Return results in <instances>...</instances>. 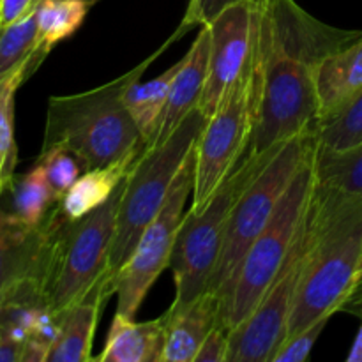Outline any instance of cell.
Wrapping results in <instances>:
<instances>
[{
	"label": "cell",
	"instance_id": "cell-33",
	"mask_svg": "<svg viewBox=\"0 0 362 362\" xmlns=\"http://www.w3.org/2000/svg\"><path fill=\"white\" fill-rule=\"evenodd\" d=\"M13 179H14V177H13ZM13 179H11V177L6 173V168H4L2 158H0V198L4 197V193H6V191H7V187H9L11 180H13Z\"/></svg>",
	"mask_w": 362,
	"mask_h": 362
},
{
	"label": "cell",
	"instance_id": "cell-8",
	"mask_svg": "<svg viewBox=\"0 0 362 362\" xmlns=\"http://www.w3.org/2000/svg\"><path fill=\"white\" fill-rule=\"evenodd\" d=\"M315 147L317 133L300 134L281 144L267 165L239 194L230 214L221 257L209 288L218 293L219 299L232 285L244 255L274 216L283 194Z\"/></svg>",
	"mask_w": 362,
	"mask_h": 362
},
{
	"label": "cell",
	"instance_id": "cell-5",
	"mask_svg": "<svg viewBox=\"0 0 362 362\" xmlns=\"http://www.w3.org/2000/svg\"><path fill=\"white\" fill-rule=\"evenodd\" d=\"M205 122L207 117L200 108L193 110L165 141L145 145L134 159L126 177L117 214L115 237L110 251L108 278L112 288L117 272L133 253L144 230L165 205L177 173L194 148Z\"/></svg>",
	"mask_w": 362,
	"mask_h": 362
},
{
	"label": "cell",
	"instance_id": "cell-6",
	"mask_svg": "<svg viewBox=\"0 0 362 362\" xmlns=\"http://www.w3.org/2000/svg\"><path fill=\"white\" fill-rule=\"evenodd\" d=\"M315 159L317 147L296 173L274 216L253 240L221 297V322L230 331L253 313L292 251L317 184Z\"/></svg>",
	"mask_w": 362,
	"mask_h": 362
},
{
	"label": "cell",
	"instance_id": "cell-13",
	"mask_svg": "<svg viewBox=\"0 0 362 362\" xmlns=\"http://www.w3.org/2000/svg\"><path fill=\"white\" fill-rule=\"evenodd\" d=\"M59 209L41 226H28L0 205V300L27 279L41 285Z\"/></svg>",
	"mask_w": 362,
	"mask_h": 362
},
{
	"label": "cell",
	"instance_id": "cell-18",
	"mask_svg": "<svg viewBox=\"0 0 362 362\" xmlns=\"http://www.w3.org/2000/svg\"><path fill=\"white\" fill-rule=\"evenodd\" d=\"M362 88V35L331 53L317 69L320 122Z\"/></svg>",
	"mask_w": 362,
	"mask_h": 362
},
{
	"label": "cell",
	"instance_id": "cell-15",
	"mask_svg": "<svg viewBox=\"0 0 362 362\" xmlns=\"http://www.w3.org/2000/svg\"><path fill=\"white\" fill-rule=\"evenodd\" d=\"M209 42H211L209 27L207 25H202L200 32H198L191 48L180 59L182 62H180V69L177 71V76L173 80L168 103H166L161 120H159L158 131H156L154 138H152L148 145L165 141L177 129V126L193 110L200 106L205 83H207Z\"/></svg>",
	"mask_w": 362,
	"mask_h": 362
},
{
	"label": "cell",
	"instance_id": "cell-22",
	"mask_svg": "<svg viewBox=\"0 0 362 362\" xmlns=\"http://www.w3.org/2000/svg\"><path fill=\"white\" fill-rule=\"evenodd\" d=\"M6 193L11 194V207L7 211L28 226H41L57 204L45 170L39 163L23 175H14Z\"/></svg>",
	"mask_w": 362,
	"mask_h": 362
},
{
	"label": "cell",
	"instance_id": "cell-31",
	"mask_svg": "<svg viewBox=\"0 0 362 362\" xmlns=\"http://www.w3.org/2000/svg\"><path fill=\"white\" fill-rule=\"evenodd\" d=\"M41 2L42 0H0V28L30 16Z\"/></svg>",
	"mask_w": 362,
	"mask_h": 362
},
{
	"label": "cell",
	"instance_id": "cell-29",
	"mask_svg": "<svg viewBox=\"0 0 362 362\" xmlns=\"http://www.w3.org/2000/svg\"><path fill=\"white\" fill-rule=\"evenodd\" d=\"M235 2H243V0H198L197 7H194L193 14L189 18H184L182 23L179 25V30H182L184 34L189 32L193 27H202V25H207L209 21L214 20L219 13H221L225 7L232 6ZM247 2H253L257 6L265 7L271 0H247Z\"/></svg>",
	"mask_w": 362,
	"mask_h": 362
},
{
	"label": "cell",
	"instance_id": "cell-20",
	"mask_svg": "<svg viewBox=\"0 0 362 362\" xmlns=\"http://www.w3.org/2000/svg\"><path fill=\"white\" fill-rule=\"evenodd\" d=\"M48 53L41 48L35 13L0 28V87L13 78L27 80Z\"/></svg>",
	"mask_w": 362,
	"mask_h": 362
},
{
	"label": "cell",
	"instance_id": "cell-14",
	"mask_svg": "<svg viewBox=\"0 0 362 362\" xmlns=\"http://www.w3.org/2000/svg\"><path fill=\"white\" fill-rule=\"evenodd\" d=\"M218 322H221V299L212 290L182 306L172 304L163 315L161 362H194L202 343Z\"/></svg>",
	"mask_w": 362,
	"mask_h": 362
},
{
	"label": "cell",
	"instance_id": "cell-19",
	"mask_svg": "<svg viewBox=\"0 0 362 362\" xmlns=\"http://www.w3.org/2000/svg\"><path fill=\"white\" fill-rule=\"evenodd\" d=\"M136 158L124 159L115 165L85 170L83 175L78 177V180L69 187V191L57 202V207H59L62 218L80 219L101 207L103 204H106L115 193L117 187L120 186V182L126 179Z\"/></svg>",
	"mask_w": 362,
	"mask_h": 362
},
{
	"label": "cell",
	"instance_id": "cell-27",
	"mask_svg": "<svg viewBox=\"0 0 362 362\" xmlns=\"http://www.w3.org/2000/svg\"><path fill=\"white\" fill-rule=\"evenodd\" d=\"M23 78H13L0 87V158L7 175L13 179L18 163V148L14 141V95Z\"/></svg>",
	"mask_w": 362,
	"mask_h": 362
},
{
	"label": "cell",
	"instance_id": "cell-11",
	"mask_svg": "<svg viewBox=\"0 0 362 362\" xmlns=\"http://www.w3.org/2000/svg\"><path fill=\"white\" fill-rule=\"evenodd\" d=\"M306 240L308 219L304 216L292 251L267 293L262 297L253 313L230 331L226 362H274L276 354L288 336V322L303 272Z\"/></svg>",
	"mask_w": 362,
	"mask_h": 362
},
{
	"label": "cell",
	"instance_id": "cell-34",
	"mask_svg": "<svg viewBox=\"0 0 362 362\" xmlns=\"http://www.w3.org/2000/svg\"><path fill=\"white\" fill-rule=\"evenodd\" d=\"M197 2H198V0H189V4H187V11H186V16H184V18H189V16H191V14H193L194 7H197Z\"/></svg>",
	"mask_w": 362,
	"mask_h": 362
},
{
	"label": "cell",
	"instance_id": "cell-26",
	"mask_svg": "<svg viewBox=\"0 0 362 362\" xmlns=\"http://www.w3.org/2000/svg\"><path fill=\"white\" fill-rule=\"evenodd\" d=\"M37 163L45 170L46 180H48L57 202L76 182L78 177H80V170L83 168L80 159L60 145L41 151Z\"/></svg>",
	"mask_w": 362,
	"mask_h": 362
},
{
	"label": "cell",
	"instance_id": "cell-32",
	"mask_svg": "<svg viewBox=\"0 0 362 362\" xmlns=\"http://www.w3.org/2000/svg\"><path fill=\"white\" fill-rule=\"evenodd\" d=\"M349 362H362V322H361V327L357 331L356 336V341H354L352 349H350L349 357H346Z\"/></svg>",
	"mask_w": 362,
	"mask_h": 362
},
{
	"label": "cell",
	"instance_id": "cell-9",
	"mask_svg": "<svg viewBox=\"0 0 362 362\" xmlns=\"http://www.w3.org/2000/svg\"><path fill=\"white\" fill-rule=\"evenodd\" d=\"M257 103L255 48L250 64L212 112L194 144V186L191 211H200L235 170L251 144Z\"/></svg>",
	"mask_w": 362,
	"mask_h": 362
},
{
	"label": "cell",
	"instance_id": "cell-2",
	"mask_svg": "<svg viewBox=\"0 0 362 362\" xmlns=\"http://www.w3.org/2000/svg\"><path fill=\"white\" fill-rule=\"evenodd\" d=\"M306 219V253L288 336L345 310L361 286L362 197L317 179Z\"/></svg>",
	"mask_w": 362,
	"mask_h": 362
},
{
	"label": "cell",
	"instance_id": "cell-4",
	"mask_svg": "<svg viewBox=\"0 0 362 362\" xmlns=\"http://www.w3.org/2000/svg\"><path fill=\"white\" fill-rule=\"evenodd\" d=\"M124 186L126 179L106 204L83 218L64 219L59 212L41 281L46 303L55 313L81 303L98 286L113 296L108 278L110 251Z\"/></svg>",
	"mask_w": 362,
	"mask_h": 362
},
{
	"label": "cell",
	"instance_id": "cell-1",
	"mask_svg": "<svg viewBox=\"0 0 362 362\" xmlns=\"http://www.w3.org/2000/svg\"><path fill=\"white\" fill-rule=\"evenodd\" d=\"M331 27L296 0H271L260 9L255 60L257 103L247 151L262 154L320 126L317 69L322 60L361 37Z\"/></svg>",
	"mask_w": 362,
	"mask_h": 362
},
{
	"label": "cell",
	"instance_id": "cell-30",
	"mask_svg": "<svg viewBox=\"0 0 362 362\" xmlns=\"http://www.w3.org/2000/svg\"><path fill=\"white\" fill-rule=\"evenodd\" d=\"M230 349V329L218 322L202 343L194 362H226Z\"/></svg>",
	"mask_w": 362,
	"mask_h": 362
},
{
	"label": "cell",
	"instance_id": "cell-10",
	"mask_svg": "<svg viewBox=\"0 0 362 362\" xmlns=\"http://www.w3.org/2000/svg\"><path fill=\"white\" fill-rule=\"evenodd\" d=\"M194 186V148L184 161L182 168L170 189L165 205L152 219L138 239L133 253L120 267L113 279V293H117V313L134 318L141 303L156 279L170 267L173 247L177 243L184 207L187 198L193 197Z\"/></svg>",
	"mask_w": 362,
	"mask_h": 362
},
{
	"label": "cell",
	"instance_id": "cell-24",
	"mask_svg": "<svg viewBox=\"0 0 362 362\" xmlns=\"http://www.w3.org/2000/svg\"><path fill=\"white\" fill-rule=\"evenodd\" d=\"M362 144V88L346 99L317 131L318 151L341 152Z\"/></svg>",
	"mask_w": 362,
	"mask_h": 362
},
{
	"label": "cell",
	"instance_id": "cell-21",
	"mask_svg": "<svg viewBox=\"0 0 362 362\" xmlns=\"http://www.w3.org/2000/svg\"><path fill=\"white\" fill-rule=\"evenodd\" d=\"M180 62L182 60L173 64L170 69L156 76L154 80L134 81L126 90V95H124L127 110H129L131 117L136 122L145 145L151 144L156 131H158L159 120H161L163 112H165L166 103H168L173 80L177 76V71L180 69Z\"/></svg>",
	"mask_w": 362,
	"mask_h": 362
},
{
	"label": "cell",
	"instance_id": "cell-17",
	"mask_svg": "<svg viewBox=\"0 0 362 362\" xmlns=\"http://www.w3.org/2000/svg\"><path fill=\"white\" fill-rule=\"evenodd\" d=\"M165 325L163 317L148 322L115 313L105 349L99 354L101 362H161Z\"/></svg>",
	"mask_w": 362,
	"mask_h": 362
},
{
	"label": "cell",
	"instance_id": "cell-28",
	"mask_svg": "<svg viewBox=\"0 0 362 362\" xmlns=\"http://www.w3.org/2000/svg\"><path fill=\"white\" fill-rule=\"evenodd\" d=\"M331 320L329 317L320 318V320L313 322L308 327L300 329L296 334L288 336V338L283 341L281 349L276 354L274 362H304L310 359L311 350H313L315 343L320 338V334L324 332L325 325Z\"/></svg>",
	"mask_w": 362,
	"mask_h": 362
},
{
	"label": "cell",
	"instance_id": "cell-35",
	"mask_svg": "<svg viewBox=\"0 0 362 362\" xmlns=\"http://www.w3.org/2000/svg\"><path fill=\"white\" fill-rule=\"evenodd\" d=\"M361 283H362V265H361Z\"/></svg>",
	"mask_w": 362,
	"mask_h": 362
},
{
	"label": "cell",
	"instance_id": "cell-7",
	"mask_svg": "<svg viewBox=\"0 0 362 362\" xmlns=\"http://www.w3.org/2000/svg\"><path fill=\"white\" fill-rule=\"evenodd\" d=\"M279 145L262 154L247 151L211 200L200 211L189 209L184 214L170 260L175 281L173 306L191 303L211 288L233 205L244 187L267 165Z\"/></svg>",
	"mask_w": 362,
	"mask_h": 362
},
{
	"label": "cell",
	"instance_id": "cell-16",
	"mask_svg": "<svg viewBox=\"0 0 362 362\" xmlns=\"http://www.w3.org/2000/svg\"><path fill=\"white\" fill-rule=\"evenodd\" d=\"M108 297L110 293L103 286H98L81 303L60 313L59 332L46 362L95 361V357H92V343L98 327L99 311Z\"/></svg>",
	"mask_w": 362,
	"mask_h": 362
},
{
	"label": "cell",
	"instance_id": "cell-25",
	"mask_svg": "<svg viewBox=\"0 0 362 362\" xmlns=\"http://www.w3.org/2000/svg\"><path fill=\"white\" fill-rule=\"evenodd\" d=\"M315 166L318 182L362 197V144L341 152L318 151L317 145Z\"/></svg>",
	"mask_w": 362,
	"mask_h": 362
},
{
	"label": "cell",
	"instance_id": "cell-3",
	"mask_svg": "<svg viewBox=\"0 0 362 362\" xmlns=\"http://www.w3.org/2000/svg\"><path fill=\"white\" fill-rule=\"evenodd\" d=\"M180 35L184 34L177 28L175 34L156 49V53L117 80L80 94L49 98L41 151L57 145L66 147L80 159L85 170L136 158L144 151L145 144L127 110L124 95Z\"/></svg>",
	"mask_w": 362,
	"mask_h": 362
},
{
	"label": "cell",
	"instance_id": "cell-23",
	"mask_svg": "<svg viewBox=\"0 0 362 362\" xmlns=\"http://www.w3.org/2000/svg\"><path fill=\"white\" fill-rule=\"evenodd\" d=\"M92 4L94 0H42L35 11L41 48L49 53L53 46L76 34Z\"/></svg>",
	"mask_w": 362,
	"mask_h": 362
},
{
	"label": "cell",
	"instance_id": "cell-12",
	"mask_svg": "<svg viewBox=\"0 0 362 362\" xmlns=\"http://www.w3.org/2000/svg\"><path fill=\"white\" fill-rule=\"evenodd\" d=\"M260 9L262 7L257 4L243 0L225 7L207 23L211 34L209 71L204 95L198 106L207 119L250 64Z\"/></svg>",
	"mask_w": 362,
	"mask_h": 362
}]
</instances>
